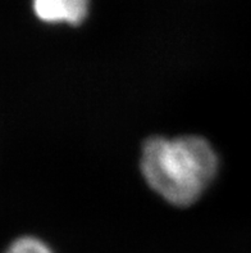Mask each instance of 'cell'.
<instances>
[{
    "instance_id": "cell-1",
    "label": "cell",
    "mask_w": 251,
    "mask_h": 253,
    "mask_svg": "<svg viewBox=\"0 0 251 253\" xmlns=\"http://www.w3.org/2000/svg\"><path fill=\"white\" fill-rule=\"evenodd\" d=\"M141 169L147 184L176 206L194 203L216 171V157L197 136L151 138L145 143Z\"/></svg>"
},
{
    "instance_id": "cell-2",
    "label": "cell",
    "mask_w": 251,
    "mask_h": 253,
    "mask_svg": "<svg viewBox=\"0 0 251 253\" xmlns=\"http://www.w3.org/2000/svg\"><path fill=\"white\" fill-rule=\"evenodd\" d=\"M91 0H31L32 14L49 26L80 27L87 21Z\"/></svg>"
},
{
    "instance_id": "cell-3",
    "label": "cell",
    "mask_w": 251,
    "mask_h": 253,
    "mask_svg": "<svg viewBox=\"0 0 251 253\" xmlns=\"http://www.w3.org/2000/svg\"><path fill=\"white\" fill-rule=\"evenodd\" d=\"M5 253H53L42 242L34 238H22L8 248Z\"/></svg>"
}]
</instances>
